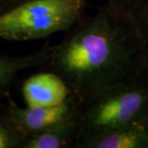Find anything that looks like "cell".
Returning a JSON list of instances; mask_svg holds the SVG:
<instances>
[{"label":"cell","mask_w":148,"mask_h":148,"mask_svg":"<svg viewBox=\"0 0 148 148\" xmlns=\"http://www.w3.org/2000/svg\"><path fill=\"white\" fill-rule=\"evenodd\" d=\"M68 32L50 45L45 66L59 74L81 102L143 75L147 50L130 10L106 2Z\"/></svg>","instance_id":"6da1fadb"},{"label":"cell","mask_w":148,"mask_h":148,"mask_svg":"<svg viewBox=\"0 0 148 148\" xmlns=\"http://www.w3.org/2000/svg\"><path fill=\"white\" fill-rule=\"evenodd\" d=\"M148 123V77L142 75L101 90L82 102L77 146L102 132Z\"/></svg>","instance_id":"7a4b0ae2"},{"label":"cell","mask_w":148,"mask_h":148,"mask_svg":"<svg viewBox=\"0 0 148 148\" xmlns=\"http://www.w3.org/2000/svg\"><path fill=\"white\" fill-rule=\"evenodd\" d=\"M86 7V0H25L0 14V38L27 41L68 32Z\"/></svg>","instance_id":"3957f363"},{"label":"cell","mask_w":148,"mask_h":148,"mask_svg":"<svg viewBox=\"0 0 148 148\" xmlns=\"http://www.w3.org/2000/svg\"><path fill=\"white\" fill-rule=\"evenodd\" d=\"M6 115L23 138L44 131L60 123L77 118L82 102L73 95L64 103L48 107H19L6 93Z\"/></svg>","instance_id":"277c9868"},{"label":"cell","mask_w":148,"mask_h":148,"mask_svg":"<svg viewBox=\"0 0 148 148\" xmlns=\"http://www.w3.org/2000/svg\"><path fill=\"white\" fill-rule=\"evenodd\" d=\"M21 91L26 105L30 107L58 106L73 95L66 81L50 70L28 77Z\"/></svg>","instance_id":"5b68a950"},{"label":"cell","mask_w":148,"mask_h":148,"mask_svg":"<svg viewBox=\"0 0 148 148\" xmlns=\"http://www.w3.org/2000/svg\"><path fill=\"white\" fill-rule=\"evenodd\" d=\"M77 148H148V123H134L82 141Z\"/></svg>","instance_id":"8992f818"},{"label":"cell","mask_w":148,"mask_h":148,"mask_svg":"<svg viewBox=\"0 0 148 148\" xmlns=\"http://www.w3.org/2000/svg\"><path fill=\"white\" fill-rule=\"evenodd\" d=\"M77 117L23 138L21 148H76Z\"/></svg>","instance_id":"52a82bcc"},{"label":"cell","mask_w":148,"mask_h":148,"mask_svg":"<svg viewBox=\"0 0 148 148\" xmlns=\"http://www.w3.org/2000/svg\"><path fill=\"white\" fill-rule=\"evenodd\" d=\"M50 51V45L45 44L36 52L21 56L0 54V98L5 96L16 76L26 69L45 66Z\"/></svg>","instance_id":"ba28073f"},{"label":"cell","mask_w":148,"mask_h":148,"mask_svg":"<svg viewBox=\"0 0 148 148\" xmlns=\"http://www.w3.org/2000/svg\"><path fill=\"white\" fill-rule=\"evenodd\" d=\"M23 137L16 131L6 115L0 111V148H21Z\"/></svg>","instance_id":"9c48e42d"},{"label":"cell","mask_w":148,"mask_h":148,"mask_svg":"<svg viewBox=\"0 0 148 148\" xmlns=\"http://www.w3.org/2000/svg\"><path fill=\"white\" fill-rule=\"evenodd\" d=\"M130 11L141 32L148 54V0H142Z\"/></svg>","instance_id":"30bf717a"},{"label":"cell","mask_w":148,"mask_h":148,"mask_svg":"<svg viewBox=\"0 0 148 148\" xmlns=\"http://www.w3.org/2000/svg\"><path fill=\"white\" fill-rule=\"evenodd\" d=\"M142 0H106V2L108 3L127 10H131L133 7H135Z\"/></svg>","instance_id":"8fae6325"},{"label":"cell","mask_w":148,"mask_h":148,"mask_svg":"<svg viewBox=\"0 0 148 148\" xmlns=\"http://www.w3.org/2000/svg\"><path fill=\"white\" fill-rule=\"evenodd\" d=\"M25 0H0V14L9 10Z\"/></svg>","instance_id":"7c38bea8"},{"label":"cell","mask_w":148,"mask_h":148,"mask_svg":"<svg viewBox=\"0 0 148 148\" xmlns=\"http://www.w3.org/2000/svg\"><path fill=\"white\" fill-rule=\"evenodd\" d=\"M143 74L146 75L148 77V54L147 60H146V64H145V68H144V73H143Z\"/></svg>","instance_id":"4fadbf2b"}]
</instances>
